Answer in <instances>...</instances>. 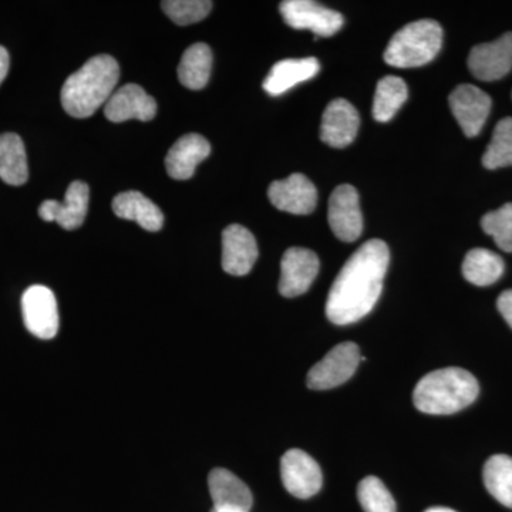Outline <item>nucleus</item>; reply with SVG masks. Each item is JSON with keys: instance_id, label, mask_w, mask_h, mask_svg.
Listing matches in <instances>:
<instances>
[{"instance_id": "nucleus-1", "label": "nucleus", "mask_w": 512, "mask_h": 512, "mask_svg": "<svg viewBox=\"0 0 512 512\" xmlns=\"http://www.w3.org/2000/svg\"><path fill=\"white\" fill-rule=\"evenodd\" d=\"M390 252L380 239L362 245L340 269L326 302V316L335 325L359 322L375 308L389 268Z\"/></svg>"}, {"instance_id": "nucleus-2", "label": "nucleus", "mask_w": 512, "mask_h": 512, "mask_svg": "<svg viewBox=\"0 0 512 512\" xmlns=\"http://www.w3.org/2000/svg\"><path fill=\"white\" fill-rule=\"evenodd\" d=\"M120 67L114 57L94 56L63 84L62 106L74 119H87L109 101L119 83Z\"/></svg>"}, {"instance_id": "nucleus-3", "label": "nucleus", "mask_w": 512, "mask_h": 512, "mask_svg": "<svg viewBox=\"0 0 512 512\" xmlns=\"http://www.w3.org/2000/svg\"><path fill=\"white\" fill-rule=\"evenodd\" d=\"M478 393L480 386L470 372L460 367H446L434 370L417 383L413 402L420 412L447 416L476 402Z\"/></svg>"}, {"instance_id": "nucleus-4", "label": "nucleus", "mask_w": 512, "mask_h": 512, "mask_svg": "<svg viewBox=\"0 0 512 512\" xmlns=\"http://www.w3.org/2000/svg\"><path fill=\"white\" fill-rule=\"evenodd\" d=\"M443 29L436 20L423 19L400 29L384 52V62L399 69L420 67L439 55Z\"/></svg>"}, {"instance_id": "nucleus-5", "label": "nucleus", "mask_w": 512, "mask_h": 512, "mask_svg": "<svg viewBox=\"0 0 512 512\" xmlns=\"http://www.w3.org/2000/svg\"><path fill=\"white\" fill-rule=\"evenodd\" d=\"M360 359L362 357L356 343H340L309 370L306 379L309 389H335L340 384L348 382L350 377L355 375Z\"/></svg>"}, {"instance_id": "nucleus-6", "label": "nucleus", "mask_w": 512, "mask_h": 512, "mask_svg": "<svg viewBox=\"0 0 512 512\" xmlns=\"http://www.w3.org/2000/svg\"><path fill=\"white\" fill-rule=\"evenodd\" d=\"M282 18L296 30H311L316 37H330L342 29L345 19L336 10L312 0H286L281 3Z\"/></svg>"}, {"instance_id": "nucleus-7", "label": "nucleus", "mask_w": 512, "mask_h": 512, "mask_svg": "<svg viewBox=\"0 0 512 512\" xmlns=\"http://www.w3.org/2000/svg\"><path fill=\"white\" fill-rule=\"evenodd\" d=\"M26 328L39 339H53L59 332V311L55 293L43 285H33L22 296Z\"/></svg>"}, {"instance_id": "nucleus-8", "label": "nucleus", "mask_w": 512, "mask_h": 512, "mask_svg": "<svg viewBox=\"0 0 512 512\" xmlns=\"http://www.w3.org/2000/svg\"><path fill=\"white\" fill-rule=\"evenodd\" d=\"M329 227L342 242H355L362 235L363 215L359 194L352 185L343 184L330 195Z\"/></svg>"}, {"instance_id": "nucleus-9", "label": "nucleus", "mask_w": 512, "mask_h": 512, "mask_svg": "<svg viewBox=\"0 0 512 512\" xmlns=\"http://www.w3.org/2000/svg\"><path fill=\"white\" fill-rule=\"evenodd\" d=\"M281 477L286 491L301 500L313 497L322 488L323 477L319 464L299 448L286 451L282 457Z\"/></svg>"}, {"instance_id": "nucleus-10", "label": "nucleus", "mask_w": 512, "mask_h": 512, "mask_svg": "<svg viewBox=\"0 0 512 512\" xmlns=\"http://www.w3.org/2000/svg\"><path fill=\"white\" fill-rule=\"evenodd\" d=\"M450 109L467 137L478 136L490 116L491 97L480 87L461 84L450 94Z\"/></svg>"}, {"instance_id": "nucleus-11", "label": "nucleus", "mask_w": 512, "mask_h": 512, "mask_svg": "<svg viewBox=\"0 0 512 512\" xmlns=\"http://www.w3.org/2000/svg\"><path fill=\"white\" fill-rule=\"evenodd\" d=\"M468 69L481 82H495L507 76L512 70V32L473 47L468 56Z\"/></svg>"}, {"instance_id": "nucleus-12", "label": "nucleus", "mask_w": 512, "mask_h": 512, "mask_svg": "<svg viewBox=\"0 0 512 512\" xmlns=\"http://www.w3.org/2000/svg\"><path fill=\"white\" fill-rule=\"evenodd\" d=\"M319 258L306 248H289L281 262L279 292L285 298H296L308 292L319 274Z\"/></svg>"}, {"instance_id": "nucleus-13", "label": "nucleus", "mask_w": 512, "mask_h": 512, "mask_svg": "<svg viewBox=\"0 0 512 512\" xmlns=\"http://www.w3.org/2000/svg\"><path fill=\"white\" fill-rule=\"evenodd\" d=\"M268 197L279 211L295 215H308L318 204V191L308 177L292 174L286 180L274 181L269 187Z\"/></svg>"}, {"instance_id": "nucleus-14", "label": "nucleus", "mask_w": 512, "mask_h": 512, "mask_svg": "<svg viewBox=\"0 0 512 512\" xmlns=\"http://www.w3.org/2000/svg\"><path fill=\"white\" fill-rule=\"evenodd\" d=\"M89 185L74 181L67 188L64 201L47 200L40 205L39 215L46 222H57L60 227L72 231L80 228L89 210Z\"/></svg>"}, {"instance_id": "nucleus-15", "label": "nucleus", "mask_w": 512, "mask_h": 512, "mask_svg": "<svg viewBox=\"0 0 512 512\" xmlns=\"http://www.w3.org/2000/svg\"><path fill=\"white\" fill-rule=\"evenodd\" d=\"M258 244L249 229L232 224L222 232V269L229 275L244 276L258 259Z\"/></svg>"}, {"instance_id": "nucleus-16", "label": "nucleus", "mask_w": 512, "mask_h": 512, "mask_svg": "<svg viewBox=\"0 0 512 512\" xmlns=\"http://www.w3.org/2000/svg\"><path fill=\"white\" fill-rule=\"evenodd\" d=\"M156 114V100L143 87L133 83L114 92L104 107V116L111 123H124L128 120L150 121Z\"/></svg>"}, {"instance_id": "nucleus-17", "label": "nucleus", "mask_w": 512, "mask_h": 512, "mask_svg": "<svg viewBox=\"0 0 512 512\" xmlns=\"http://www.w3.org/2000/svg\"><path fill=\"white\" fill-rule=\"evenodd\" d=\"M359 126V113L353 104L345 99H336L330 101L323 113L320 138L333 148L348 147L355 140Z\"/></svg>"}, {"instance_id": "nucleus-18", "label": "nucleus", "mask_w": 512, "mask_h": 512, "mask_svg": "<svg viewBox=\"0 0 512 512\" xmlns=\"http://www.w3.org/2000/svg\"><path fill=\"white\" fill-rule=\"evenodd\" d=\"M208 488L214 511L249 512L251 511L252 493L247 484L227 468H215L208 476Z\"/></svg>"}, {"instance_id": "nucleus-19", "label": "nucleus", "mask_w": 512, "mask_h": 512, "mask_svg": "<svg viewBox=\"0 0 512 512\" xmlns=\"http://www.w3.org/2000/svg\"><path fill=\"white\" fill-rule=\"evenodd\" d=\"M210 153L211 146L207 138L200 134H187L168 151L165 168L174 180H190L197 165L210 156Z\"/></svg>"}, {"instance_id": "nucleus-20", "label": "nucleus", "mask_w": 512, "mask_h": 512, "mask_svg": "<svg viewBox=\"0 0 512 512\" xmlns=\"http://www.w3.org/2000/svg\"><path fill=\"white\" fill-rule=\"evenodd\" d=\"M319 70L320 64L315 57L282 60L272 67L262 86L271 96H281L299 83L313 79Z\"/></svg>"}, {"instance_id": "nucleus-21", "label": "nucleus", "mask_w": 512, "mask_h": 512, "mask_svg": "<svg viewBox=\"0 0 512 512\" xmlns=\"http://www.w3.org/2000/svg\"><path fill=\"white\" fill-rule=\"evenodd\" d=\"M111 207H113L114 214L117 217L137 222L146 231L158 232L163 228V212L141 192H121L114 198Z\"/></svg>"}, {"instance_id": "nucleus-22", "label": "nucleus", "mask_w": 512, "mask_h": 512, "mask_svg": "<svg viewBox=\"0 0 512 512\" xmlns=\"http://www.w3.org/2000/svg\"><path fill=\"white\" fill-rule=\"evenodd\" d=\"M0 178L13 187H20L28 181V157L18 134H0Z\"/></svg>"}, {"instance_id": "nucleus-23", "label": "nucleus", "mask_w": 512, "mask_h": 512, "mask_svg": "<svg viewBox=\"0 0 512 512\" xmlns=\"http://www.w3.org/2000/svg\"><path fill=\"white\" fill-rule=\"evenodd\" d=\"M212 52L205 43H195L185 50L178 66V80L191 90H201L210 82Z\"/></svg>"}, {"instance_id": "nucleus-24", "label": "nucleus", "mask_w": 512, "mask_h": 512, "mask_svg": "<svg viewBox=\"0 0 512 512\" xmlns=\"http://www.w3.org/2000/svg\"><path fill=\"white\" fill-rule=\"evenodd\" d=\"M504 261L500 255L484 248L471 249L463 262V275L470 284L490 286L504 274Z\"/></svg>"}, {"instance_id": "nucleus-25", "label": "nucleus", "mask_w": 512, "mask_h": 512, "mask_svg": "<svg viewBox=\"0 0 512 512\" xmlns=\"http://www.w3.org/2000/svg\"><path fill=\"white\" fill-rule=\"evenodd\" d=\"M483 478L485 488L498 503L512 510V457L495 454L485 463Z\"/></svg>"}, {"instance_id": "nucleus-26", "label": "nucleus", "mask_w": 512, "mask_h": 512, "mask_svg": "<svg viewBox=\"0 0 512 512\" xmlns=\"http://www.w3.org/2000/svg\"><path fill=\"white\" fill-rule=\"evenodd\" d=\"M407 97H409V90H407L403 79L396 76L383 77L377 83L373 117L380 123H387L406 103Z\"/></svg>"}, {"instance_id": "nucleus-27", "label": "nucleus", "mask_w": 512, "mask_h": 512, "mask_svg": "<svg viewBox=\"0 0 512 512\" xmlns=\"http://www.w3.org/2000/svg\"><path fill=\"white\" fill-rule=\"evenodd\" d=\"M487 170L512 167V117H507L494 128L493 138L483 156Z\"/></svg>"}, {"instance_id": "nucleus-28", "label": "nucleus", "mask_w": 512, "mask_h": 512, "mask_svg": "<svg viewBox=\"0 0 512 512\" xmlns=\"http://www.w3.org/2000/svg\"><path fill=\"white\" fill-rule=\"evenodd\" d=\"M357 498L365 512H396V501L380 478L369 476L360 481Z\"/></svg>"}, {"instance_id": "nucleus-29", "label": "nucleus", "mask_w": 512, "mask_h": 512, "mask_svg": "<svg viewBox=\"0 0 512 512\" xmlns=\"http://www.w3.org/2000/svg\"><path fill=\"white\" fill-rule=\"evenodd\" d=\"M481 228L504 252H512V202L481 218Z\"/></svg>"}, {"instance_id": "nucleus-30", "label": "nucleus", "mask_w": 512, "mask_h": 512, "mask_svg": "<svg viewBox=\"0 0 512 512\" xmlns=\"http://www.w3.org/2000/svg\"><path fill=\"white\" fill-rule=\"evenodd\" d=\"M161 8L175 25L187 26L207 18L212 9V2L210 0H165L161 3Z\"/></svg>"}, {"instance_id": "nucleus-31", "label": "nucleus", "mask_w": 512, "mask_h": 512, "mask_svg": "<svg viewBox=\"0 0 512 512\" xmlns=\"http://www.w3.org/2000/svg\"><path fill=\"white\" fill-rule=\"evenodd\" d=\"M497 308L501 316L505 319V322H507L512 329V289L501 293L497 301Z\"/></svg>"}, {"instance_id": "nucleus-32", "label": "nucleus", "mask_w": 512, "mask_h": 512, "mask_svg": "<svg viewBox=\"0 0 512 512\" xmlns=\"http://www.w3.org/2000/svg\"><path fill=\"white\" fill-rule=\"evenodd\" d=\"M9 64L10 59L8 50H6L5 47L0 46V84H2L3 80L8 76Z\"/></svg>"}, {"instance_id": "nucleus-33", "label": "nucleus", "mask_w": 512, "mask_h": 512, "mask_svg": "<svg viewBox=\"0 0 512 512\" xmlns=\"http://www.w3.org/2000/svg\"><path fill=\"white\" fill-rule=\"evenodd\" d=\"M426 512H456V511L450 510V508H446V507H434V508H429V510H427Z\"/></svg>"}, {"instance_id": "nucleus-34", "label": "nucleus", "mask_w": 512, "mask_h": 512, "mask_svg": "<svg viewBox=\"0 0 512 512\" xmlns=\"http://www.w3.org/2000/svg\"><path fill=\"white\" fill-rule=\"evenodd\" d=\"M211 512H217V511L212 510Z\"/></svg>"}]
</instances>
